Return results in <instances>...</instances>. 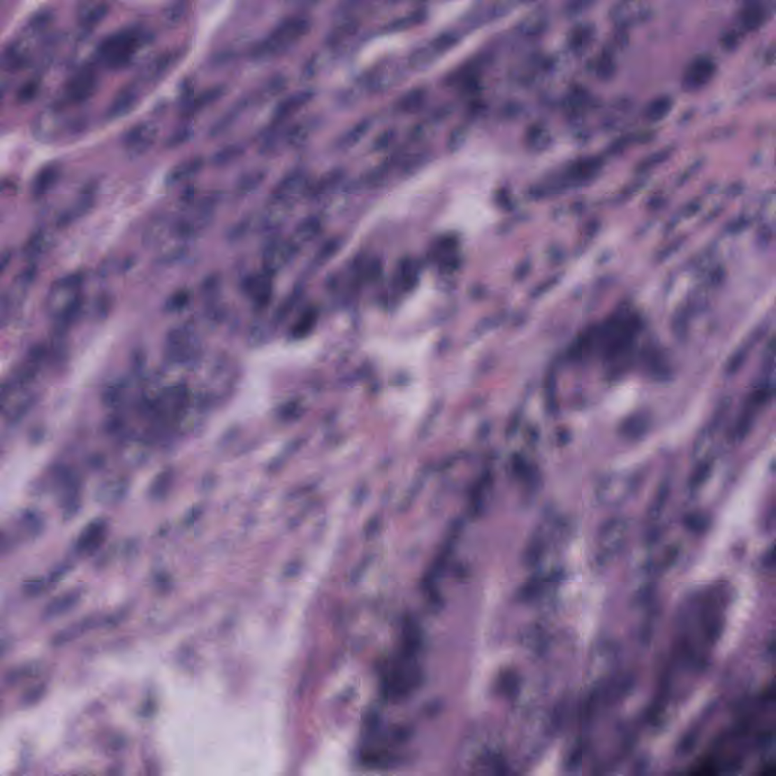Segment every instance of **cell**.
Returning <instances> with one entry per match:
<instances>
[{
  "label": "cell",
  "instance_id": "4fadbf2b",
  "mask_svg": "<svg viewBox=\"0 0 776 776\" xmlns=\"http://www.w3.org/2000/svg\"><path fill=\"white\" fill-rule=\"evenodd\" d=\"M82 599V592L73 590L53 599L43 610V618L46 620L57 619L73 610Z\"/></svg>",
  "mask_w": 776,
  "mask_h": 776
},
{
  "label": "cell",
  "instance_id": "f546056e",
  "mask_svg": "<svg viewBox=\"0 0 776 776\" xmlns=\"http://www.w3.org/2000/svg\"><path fill=\"white\" fill-rule=\"evenodd\" d=\"M315 319L316 311L314 309L306 310L300 317L297 323L294 325L292 329V335L296 338L305 336L312 325L314 324Z\"/></svg>",
  "mask_w": 776,
  "mask_h": 776
},
{
  "label": "cell",
  "instance_id": "484cf974",
  "mask_svg": "<svg viewBox=\"0 0 776 776\" xmlns=\"http://www.w3.org/2000/svg\"><path fill=\"white\" fill-rule=\"evenodd\" d=\"M94 195L93 193L86 192L81 196L73 207H70L59 219L61 225H68L69 223L73 222L80 217L84 215L86 212L91 209L93 203Z\"/></svg>",
  "mask_w": 776,
  "mask_h": 776
},
{
  "label": "cell",
  "instance_id": "f35d334b",
  "mask_svg": "<svg viewBox=\"0 0 776 776\" xmlns=\"http://www.w3.org/2000/svg\"><path fill=\"white\" fill-rule=\"evenodd\" d=\"M305 138V129L299 126L293 127L289 131L287 139L291 145H298Z\"/></svg>",
  "mask_w": 776,
  "mask_h": 776
},
{
  "label": "cell",
  "instance_id": "8992f818",
  "mask_svg": "<svg viewBox=\"0 0 776 776\" xmlns=\"http://www.w3.org/2000/svg\"><path fill=\"white\" fill-rule=\"evenodd\" d=\"M159 128L154 122H142L130 129L124 137L123 145L132 157L142 156L155 145Z\"/></svg>",
  "mask_w": 776,
  "mask_h": 776
},
{
  "label": "cell",
  "instance_id": "603a6c76",
  "mask_svg": "<svg viewBox=\"0 0 776 776\" xmlns=\"http://www.w3.org/2000/svg\"><path fill=\"white\" fill-rule=\"evenodd\" d=\"M203 166L201 158H193L173 167L166 177L167 185H174L200 171Z\"/></svg>",
  "mask_w": 776,
  "mask_h": 776
},
{
  "label": "cell",
  "instance_id": "9a60e30c",
  "mask_svg": "<svg viewBox=\"0 0 776 776\" xmlns=\"http://www.w3.org/2000/svg\"><path fill=\"white\" fill-rule=\"evenodd\" d=\"M31 44L27 37L15 39L8 45L3 57V64L8 69L23 66L31 54Z\"/></svg>",
  "mask_w": 776,
  "mask_h": 776
},
{
  "label": "cell",
  "instance_id": "52a82bcc",
  "mask_svg": "<svg viewBox=\"0 0 776 776\" xmlns=\"http://www.w3.org/2000/svg\"><path fill=\"white\" fill-rule=\"evenodd\" d=\"M652 15V8L640 1L621 2L615 5L610 11L612 20L622 29L645 23Z\"/></svg>",
  "mask_w": 776,
  "mask_h": 776
},
{
  "label": "cell",
  "instance_id": "836d02e7",
  "mask_svg": "<svg viewBox=\"0 0 776 776\" xmlns=\"http://www.w3.org/2000/svg\"><path fill=\"white\" fill-rule=\"evenodd\" d=\"M22 523L29 532L38 534L43 529V520L38 513L26 512L22 516Z\"/></svg>",
  "mask_w": 776,
  "mask_h": 776
},
{
  "label": "cell",
  "instance_id": "1f68e13d",
  "mask_svg": "<svg viewBox=\"0 0 776 776\" xmlns=\"http://www.w3.org/2000/svg\"><path fill=\"white\" fill-rule=\"evenodd\" d=\"M264 178V173L261 172H256L246 175L242 180H240L237 189L239 192L247 193L251 192L256 189L258 184H261Z\"/></svg>",
  "mask_w": 776,
  "mask_h": 776
},
{
  "label": "cell",
  "instance_id": "9c48e42d",
  "mask_svg": "<svg viewBox=\"0 0 776 776\" xmlns=\"http://www.w3.org/2000/svg\"><path fill=\"white\" fill-rule=\"evenodd\" d=\"M299 247L291 240H276L268 246L263 253V263L265 272L271 276L288 263L298 251Z\"/></svg>",
  "mask_w": 776,
  "mask_h": 776
},
{
  "label": "cell",
  "instance_id": "cb8c5ba5",
  "mask_svg": "<svg viewBox=\"0 0 776 776\" xmlns=\"http://www.w3.org/2000/svg\"><path fill=\"white\" fill-rule=\"evenodd\" d=\"M176 60V54L172 52L163 53L154 58L142 70V77L147 80L157 79L166 73Z\"/></svg>",
  "mask_w": 776,
  "mask_h": 776
},
{
  "label": "cell",
  "instance_id": "2e32d148",
  "mask_svg": "<svg viewBox=\"0 0 776 776\" xmlns=\"http://www.w3.org/2000/svg\"><path fill=\"white\" fill-rule=\"evenodd\" d=\"M305 184V177L299 172H293L284 177L272 193V203H287L298 194Z\"/></svg>",
  "mask_w": 776,
  "mask_h": 776
},
{
  "label": "cell",
  "instance_id": "7a4b0ae2",
  "mask_svg": "<svg viewBox=\"0 0 776 776\" xmlns=\"http://www.w3.org/2000/svg\"><path fill=\"white\" fill-rule=\"evenodd\" d=\"M83 276L71 274L52 285L47 300L50 317L59 325H66L76 318L82 306Z\"/></svg>",
  "mask_w": 776,
  "mask_h": 776
},
{
  "label": "cell",
  "instance_id": "ac0fdd59",
  "mask_svg": "<svg viewBox=\"0 0 776 776\" xmlns=\"http://www.w3.org/2000/svg\"><path fill=\"white\" fill-rule=\"evenodd\" d=\"M138 99V94L135 87H128L123 89L114 98L107 115L110 119H117L127 115L136 108Z\"/></svg>",
  "mask_w": 776,
  "mask_h": 776
},
{
  "label": "cell",
  "instance_id": "277c9868",
  "mask_svg": "<svg viewBox=\"0 0 776 776\" xmlns=\"http://www.w3.org/2000/svg\"><path fill=\"white\" fill-rule=\"evenodd\" d=\"M309 25V22L300 17L284 20L258 44L253 57L258 59H268L282 54L307 34Z\"/></svg>",
  "mask_w": 776,
  "mask_h": 776
},
{
  "label": "cell",
  "instance_id": "4316f807",
  "mask_svg": "<svg viewBox=\"0 0 776 776\" xmlns=\"http://www.w3.org/2000/svg\"><path fill=\"white\" fill-rule=\"evenodd\" d=\"M418 266L413 260H406L400 263L397 281L405 290L412 289L418 281Z\"/></svg>",
  "mask_w": 776,
  "mask_h": 776
},
{
  "label": "cell",
  "instance_id": "8d00e7d4",
  "mask_svg": "<svg viewBox=\"0 0 776 776\" xmlns=\"http://www.w3.org/2000/svg\"><path fill=\"white\" fill-rule=\"evenodd\" d=\"M38 91V85L34 82H29L25 83L19 91V100L22 103L29 102L33 98L37 95Z\"/></svg>",
  "mask_w": 776,
  "mask_h": 776
},
{
  "label": "cell",
  "instance_id": "ba28073f",
  "mask_svg": "<svg viewBox=\"0 0 776 776\" xmlns=\"http://www.w3.org/2000/svg\"><path fill=\"white\" fill-rule=\"evenodd\" d=\"M97 84V77L92 69L85 68L79 70L67 83L66 96L71 103H83L94 94Z\"/></svg>",
  "mask_w": 776,
  "mask_h": 776
},
{
  "label": "cell",
  "instance_id": "30bf717a",
  "mask_svg": "<svg viewBox=\"0 0 776 776\" xmlns=\"http://www.w3.org/2000/svg\"><path fill=\"white\" fill-rule=\"evenodd\" d=\"M108 522L103 518H97L89 522L79 534L75 543V549L82 555H91L99 548L106 537Z\"/></svg>",
  "mask_w": 776,
  "mask_h": 776
},
{
  "label": "cell",
  "instance_id": "6da1fadb",
  "mask_svg": "<svg viewBox=\"0 0 776 776\" xmlns=\"http://www.w3.org/2000/svg\"><path fill=\"white\" fill-rule=\"evenodd\" d=\"M418 650L400 646L399 652L386 659L380 667L383 697L388 701H400L418 689L423 673L416 661Z\"/></svg>",
  "mask_w": 776,
  "mask_h": 776
},
{
  "label": "cell",
  "instance_id": "83f0119b",
  "mask_svg": "<svg viewBox=\"0 0 776 776\" xmlns=\"http://www.w3.org/2000/svg\"><path fill=\"white\" fill-rule=\"evenodd\" d=\"M319 223L315 218H309L303 221L294 230L291 242L299 247L300 243L308 242L314 238L318 233Z\"/></svg>",
  "mask_w": 776,
  "mask_h": 776
},
{
  "label": "cell",
  "instance_id": "d6a6232c",
  "mask_svg": "<svg viewBox=\"0 0 776 776\" xmlns=\"http://www.w3.org/2000/svg\"><path fill=\"white\" fill-rule=\"evenodd\" d=\"M224 91L225 90L222 87H215L211 89V90L208 91L204 92L193 101V108L194 110L202 109L203 107H205L219 99V98L222 96Z\"/></svg>",
  "mask_w": 776,
  "mask_h": 776
},
{
  "label": "cell",
  "instance_id": "e575fe53",
  "mask_svg": "<svg viewBox=\"0 0 776 776\" xmlns=\"http://www.w3.org/2000/svg\"><path fill=\"white\" fill-rule=\"evenodd\" d=\"M672 152L673 149L668 147L659 150L646 158L644 161H642L639 166L641 169H645L661 163L668 157L671 156Z\"/></svg>",
  "mask_w": 776,
  "mask_h": 776
},
{
  "label": "cell",
  "instance_id": "7c38bea8",
  "mask_svg": "<svg viewBox=\"0 0 776 776\" xmlns=\"http://www.w3.org/2000/svg\"><path fill=\"white\" fill-rule=\"evenodd\" d=\"M59 127V115L55 110L48 109L36 116L32 124V132L36 139L41 142H50L56 138Z\"/></svg>",
  "mask_w": 776,
  "mask_h": 776
},
{
  "label": "cell",
  "instance_id": "d590c367",
  "mask_svg": "<svg viewBox=\"0 0 776 776\" xmlns=\"http://www.w3.org/2000/svg\"><path fill=\"white\" fill-rule=\"evenodd\" d=\"M740 41H741L740 34L735 30H731L722 36L720 43L722 47L729 51L736 49Z\"/></svg>",
  "mask_w": 776,
  "mask_h": 776
},
{
  "label": "cell",
  "instance_id": "44dd1931",
  "mask_svg": "<svg viewBox=\"0 0 776 776\" xmlns=\"http://www.w3.org/2000/svg\"><path fill=\"white\" fill-rule=\"evenodd\" d=\"M59 177V168L55 166H48L40 170L34 178L31 192L36 198H41L47 193L57 184Z\"/></svg>",
  "mask_w": 776,
  "mask_h": 776
},
{
  "label": "cell",
  "instance_id": "60d3db41",
  "mask_svg": "<svg viewBox=\"0 0 776 776\" xmlns=\"http://www.w3.org/2000/svg\"><path fill=\"white\" fill-rule=\"evenodd\" d=\"M775 59V43H773L772 45L770 47V48H768V50H766V55H765V61L766 62L767 65L772 66V65L774 64Z\"/></svg>",
  "mask_w": 776,
  "mask_h": 776
},
{
  "label": "cell",
  "instance_id": "ab89813d",
  "mask_svg": "<svg viewBox=\"0 0 776 776\" xmlns=\"http://www.w3.org/2000/svg\"><path fill=\"white\" fill-rule=\"evenodd\" d=\"M238 154L239 150L235 147L228 148V149H227L226 150L222 151L221 153L217 155L215 162L217 164L226 163L233 159L234 157L237 156Z\"/></svg>",
  "mask_w": 776,
  "mask_h": 776
},
{
  "label": "cell",
  "instance_id": "5b68a950",
  "mask_svg": "<svg viewBox=\"0 0 776 776\" xmlns=\"http://www.w3.org/2000/svg\"><path fill=\"white\" fill-rule=\"evenodd\" d=\"M715 60L705 55L695 57L687 66L682 78V87L685 92H694L708 85L717 73Z\"/></svg>",
  "mask_w": 776,
  "mask_h": 776
},
{
  "label": "cell",
  "instance_id": "7402d4cb",
  "mask_svg": "<svg viewBox=\"0 0 776 776\" xmlns=\"http://www.w3.org/2000/svg\"><path fill=\"white\" fill-rule=\"evenodd\" d=\"M674 101L671 96L661 95L650 101L644 110V117L650 122L664 120L671 112Z\"/></svg>",
  "mask_w": 776,
  "mask_h": 776
},
{
  "label": "cell",
  "instance_id": "ffe728a7",
  "mask_svg": "<svg viewBox=\"0 0 776 776\" xmlns=\"http://www.w3.org/2000/svg\"><path fill=\"white\" fill-rule=\"evenodd\" d=\"M108 11V6L103 2H83L78 7V19L80 24L90 29L101 23Z\"/></svg>",
  "mask_w": 776,
  "mask_h": 776
},
{
  "label": "cell",
  "instance_id": "5bb4252c",
  "mask_svg": "<svg viewBox=\"0 0 776 776\" xmlns=\"http://www.w3.org/2000/svg\"><path fill=\"white\" fill-rule=\"evenodd\" d=\"M128 490L127 480L122 478L110 479L97 488L96 499L103 505L118 504L126 497Z\"/></svg>",
  "mask_w": 776,
  "mask_h": 776
},
{
  "label": "cell",
  "instance_id": "e0dca14e",
  "mask_svg": "<svg viewBox=\"0 0 776 776\" xmlns=\"http://www.w3.org/2000/svg\"><path fill=\"white\" fill-rule=\"evenodd\" d=\"M23 389L17 385L6 389L3 396V407L7 416H20L29 405L31 397Z\"/></svg>",
  "mask_w": 776,
  "mask_h": 776
},
{
  "label": "cell",
  "instance_id": "f1b7e54d",
  "mask_svg": "<svg viewBox=\"0 0 776 776\" xmlns=\"http://www.w3.org/2000/svg\"><path fill=\"white\" fill-rule=\"evenodd\" d=\"M186 13V6L184 2H174L165 8L163 19L166 25L175 27L182 22Z\"/></svg>",
  "mask_w": 776,
  "mask_h": 776
},
{
  "label": "cell",
  "instance_id": "d6986e66",
  "mask_svg": "<svg viewBox=\"0 0 776 776\" xmlns=\"http://www.w3.org/2000/svg\"><path fill=\"white\" fill-rule=\"evenodd\" d=\"M766 20V10L761 3L748 2L740 10V24L747 31L759 30Z\"/></svg>",
  "mask_w": 776,
  "mask_h": 776
},
{
  "label": "cell",
  "instance_id": "74e56055",
  "mask_svg": "<svg viewBox=\"0 0 776 776\" xmlns=\"http://www.w3.org/2000/svg\"><path fill=\"white\" fill-rule=\"evenodd\" d=\"M44 587H45V583L41 578L29 579L23 585L24 592L29 596L40 594L44 590Z\"/></svg>",
  "mask_w": 776,
  "mask_h": 776
},
{
  "label": "cell",
  "instance_id": "8fae6325",
  "mask_svg": "<svg viewBox=\"0 0 776 776\" xmlns=\"http://www.w3.org/2000/svg\"><path fill=\"white\" fill-rule=\"evenodd\" d=\"M242 289L258 307H265L272 298L271 275L265 272L249 275L242 282Z\"/></svg>",
  "mask_w": 776,
  "mask_h": 776
},
{
  "label": "cell",
  "instance_id": "d4e9b609",
  "mask_svg": "<svg viewBox=\"0 0 776 776\" xmlns=\"http://www.w3.org/2000/svg\"><path fill=\"white\" fill-rule=\"evenodd\" d=\"M309 95L307 93H298L285 98L277 106L274 113L276 121H281L291 116L294 112L301 108L308 101Z\"/></svg>",
  "mask_w": 776,
  "mask_h": 776
},
{
  "label": "cell",
  "instance_id": "3957f363",
  "mask_svg": "<svg viewBox=\"0 0 776 776\" xmlns=\"http://www.w3.org/2000/svg\"><path fill=\"white\" fill-rule=\"evenodd\" d=\"M149 42V36L138 29H124L110 34L101 43L97 57L107 67L122 68L130 65Z\"/></svg>",
  "mask_w": 776,
  "mask_h": 776
},
{
  "label": "cell",
  "instance_id": "4dcf8cb0",
  "mask_svg": "<svg viewBox=\"0 0 776 776\" xmlns=\"http://www.w3.org/2000/svg\"><path fill=\"white\" fill-rule=\"evenodd\" d=\"M190 299L191 294L189 291H177L167 300L165 305L166 309L168 312L180 311L189 305Z\"/></svg>",
  "mask_w": 776,
  "mask_h": 776
}]
</instances>
